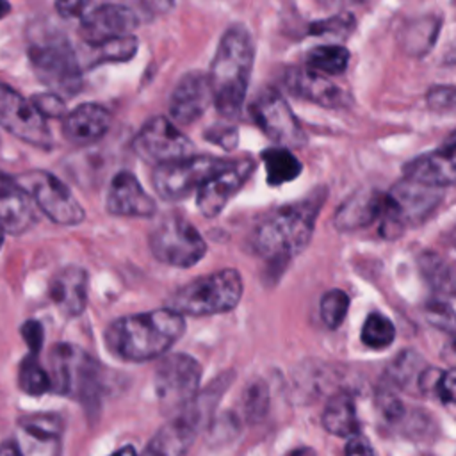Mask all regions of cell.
<instances>
[{"instance_id":"74e56055","label":"cell","mask_w":456,"mask_h":456,"mask_svg":"<svg viewBox=\"0 0 456 456\" xmlns=\"http://www.w3.org/2000/svg\"><path fill=\"white\" fill-rule=\"evenodd\" d=\"M417 363H419L417 354L406 351V353H403V354L392 363V367L388 369V374H390L392 379H394L395 383H399V385H403V383H406V381H413V378H417V381H419V376H420L422 370L417 369Z\"/></svg>"},{"instance_id":"277c9868","label":"cell","mask_w":456,"mask_h":456,"mask_svg":"<svg viewBox=\"0 0 456 456\" xmlns=\"http://www.w3.org/2000/svg\"><path fill=\"white\" fill-rule=\"evenodd\" d=\"M28 61L41 84L59 96H75L82 87V66L68 37L57 30H48L32 37Z\"/></svg>"},{"instance_id":"7a4b0ae2","label":"cell","mask_w":456,"mask_h":456,"mask_svg":"<svg viewBox=\"0 0 456 456\" xmlns=\"http://www.w3.org/2000/svg\"><path fill=\"white\" fill-rule=\"evenodd\" d=\"M324 192H314L264 216L253 230V249L273 264H285L299 255L310 242Z\"/></svg>"},{"instance_id":"7402d4cb","label":"cell","mask_w":456,"mask_h":456,"mask_svg":"<svg viewBox=\"0 0 456 456\" xmlns=\"http://www.w3.org/2000/svg\"><path fill=\"white\" fill-rule=\"evenodd\" d=\"M36 205L16 178L0 173V226L5 233L21 235L34 226Z\"/></svg>"},{"instance_id":"44dd1931","label":"cell","mask_w":456,"mask_h":456,"mask_svg":"<svg viewBox=\"0 0 456 456\" xmlns=\"http://www.w3.org/2000/svg\"><path fill=\"white\" fill-rule=\"evenodd\" d=\"M403 173L404 178L436 189L456 185V142L445 141L444 146L411 159Z\"/></svg>"},{"instance_id":"3957f363","label":"cell","mask_w":456,"mask_h":456,"mask_svg":"<svg viewBox=\"0 0 456 456\" xmlns=\"http://www.w3.org/2000/svg\"><path fill=\"white\" fill-rule=\"evenodd\" d=\"M253 61L255 45L249 30L233 23L221 36L208 71L214 105L226 119L237 118L244 105Z\"/></svg>"},{"instance_id":"5b68a950","label":"cell","mask_w":456,"mask_h":456,"mask_svg":"<svg viewBox=\"0 0 456 456\" xmlns=\"http://www.w3.org/2000/svg\"><path fill=\"white\" fill-rule=\"evenodd\" d=\"M242 278L237 269H219L187 281L169 297L167 306L182 315H217L233 310L242 297Z\"/></svg>"},{"instance_id":"f5cc1de1","label":"cell","mask_w":456,"mask_h":456,"mask_svg":"<svg viewBox=\"0 0 456 456\" xmlns=\"http://www.w3.org/2000/svg\"><path fill=\"white\" fill-rule=\"evenodd\" d=\"M447 141H449V142H456V130L451 134V137H449Z\"/></svg>"},{"instance_id":"d590c367","label":"cell","mask_w":456,"mask_h":456,"mask_svg":"<svg viewBox=\"0 0 456 456\" xmlns=\"http://www.w3.org/2000/svg\"><path fill=\"white\" fill-rule=\"evenodd\" d=\"M426 102L431 110L456 112V87L454 86H433L426 93Z\"/></svg>"},{"instance_id":"ab89813d","label":"cell","mask_w":456,"mask_h":456,"mask_svg":"<svg viewBox=\"0 0 456 456\" xmlns=\"http://www.w3.org/2000/svg\"><path fill=\"white\" fill-rule=\"evenodd\" d=\"M205 137L214 144L223 146L224 150H232L237 146V128L232 125H217L205 132Z\"/></svg>"},{"instance_id":"7bdbcfd3","label":"cell","mask_w":456,"mask_h":456,"mask_svg":"<svg viewBox=\"0 0 456 456\" xmlns=\"http://www.w3.org/2000/svg\"><path fill=\"white\" fill-rule=\"evenodd\" d=\"M20 331H21V337L25 338L27 346L30 347L32 354H37L43 346V326L37 321H27Z\"/></svg>"},{"instance_id":"8d00e7d4","label":"cell","mask_w":456,"mask_h":456,"mask_svg":"<svg viewBox=\"0 0 456 456\" xmlns=\"http://www.w3.org/2000/svg\"><path fill=\"white\" fill-rule=\"evenodd\" d=\"M30 100L45 119H55V118L62 119L66 116L64 98L59 96L57 93H52V91L39 93V94H34Z\"/></svg>"},{"instance_id":"4fadbf2b","label":"cell","mask_w":456,"mask_h":456,"mask_svg":"<svg viewBox=\"0 0 456 456\" xmlns=\"http://www.w3.org/2000/svg\"><path fill=\"white\" fill-rule=\"evenodd\" d=\"M132 148L144 162L153 166L191 157L194 151L192 141L178 130L175 121L164 116L148 119L134 137Z\"/></svg>"},{"instance_id":"2e32d148","label":"cell","mask_w":456,"mask_h":456,"mask_svg":"<svg viewBox=\"0 0 456 456\" xmlns=\"http://www.w3.org/2000/svg\"><path fill=\"white\" fill-rule=\"evenodd\" d=\"M205 424L201 413L187 404L150 438L141 456H183Z\"/></svg>"},{"instance_id":"ba28073f","label":"cell","mask_w":456,"mask_h":456,"mask_svg":"<svg viewBox=\"0 0 456 456\" xmlns=\"http://www.w3.org/2000/svg\"><path fill=\"white\" fill-rule=\"evenodd\" d=\"M201 365L185 353L164 356L155 369V395L164 413L176 415L198 394L201 383Z\"/></svg>"},{"instance_id":"816d5d0a","label":"cell","mask_w":456,"mask_h":456,"mask_svg":"<svg viewBox=\"0 0 456 456\" xmlns=\"http://www.w3.org/2000/svg\"><path fill=\"white\" fill-rule=\"evenodd\" d=\"M5 235H7V233H5L4 228L0 226V248H2V244H4V237H5Z\"/></svg>"},{"instance_id":"836d02e7","label":"cell","mask_w":456,"mask_h":456,"mask_svg":"<svg viewBox=\"0 0 456 456\" xmlns=\"http://www.w3.org/2000/svg\"><path fill=\"white\" fill-rule=\"evenodd\" d=\"M395 338V328L388 317L383 314L372 312L363 322L362 342L372 349H385Z\"/></svg>"},{"instance_id":"8992f818","label":"cell","mask_w":456,"mask_h":456,"mask_svg":"<svg viewBox=\"0 0 456 456\" xmlns=\"http://www.w3.org/2000/svg\"><path fill=\"white\" fill-rule=\"evenodd\" d=\"M52 388L77 401H93L103 385V367L75 344H57L50 356Z\"/></svg>"},{"instance_id":"d6a6232c","label":"cell","mask_w":456,"mask_h":456,"mask_svg":"<svg viewBox=\"0 0 456 456\" xmlns=\"http://www.w3.org/2000/svg\"><path fill=\"white\" fill-rule=\"evenodd\" d=\"M242 411L248 422H260L269 410V388L264 379H251L242 392Z\"/></svg>"},{"instance_id":"484cf974","label":"cell","mask_w":456,"mask_h":456,"mask_svg":"<svg viewBox=\"0 0 456 456\" xmlns=\"http://www.w3.org/2000/svg\"><path fill=\"white\" fill-rule=\"evenodd\" d=\"M322 426L335 436H353L356 433V411L347 394H335L328 399L322 411Z\"/></svg>"},{"instance_id":"83f0119b","label":"cell","mask_w":456,"mask_h":456,"mask_svg":"<svg viewBox=\"0 0 456 456\" xmlns=\"http://www.w3.org/2000/svg\"><path fill=\"white\" fill-rule=\"evenodd\" d=\"M87 68L100 66L103 62H125L130 61L139 48V41L134 34L109 39L100 45H87Z\"/></svg>"},{"instance_id":"e0dca14e","label":"cell","mask_w":456,"mask_h":456,"mask_svg":"<svg viewBox=\"0 0 456 456\" xmlns=\"http://www.w3.org/2000/svg\"><path fill=\"white\" fill-rule=\"evenodd\" d=\"M214 103V93L208 73L187 71L176 82L169 98V114L175 123L191 125L198 121Z\"/></svg>"},{"instance_id":"e575fe53","label":"cell","mask_w":456,"mask_h":456,"mask_svg":"<svg viewBox=\"0 0 456 456\" xmlns=\"http://www.w3.org/2000/svg\"><path fill=\"white\" fill-rule=\"evenodd\" d=\"M347 310H349V296L340 289L328 290L321 299V317L330 330H335L342 324Z\"/></svg>"},{"instance_id":"ffe728a7","label":"cell","mask_w":456,"mask_h":456,"mask_svg":"<svg viewBox=\"0 0 456 456\" xmlns=\"http://www.w3.org/2000/svg\"><path fill=\"white\" fill-rule=\"evenodd\" d=\"M283 86L290 94L326 109L346 107L351 102L342 87L310 68H289L283 75Z\"/></svg>"},{"instance_id":"f546056e","label":"cell","mask_w":456,"mask_h":456,"mask_svg":"<svg viewBox=\"0 0 456 456\" xmlns=\"http://www.w3.org/2000/svg\"><path fill=\"white\" fill-rule=\"evenodd\" d=\"M429 324L456 335V290H440L431 296L424 306Z\"/></svg>"},{"instance_id":"d4e9b609","label":"cell","mask_w":456,"mask_h":456,"mask_svg":"<svg viewBox=\"0 0 456 456\" xmlns=\"http://www.w3.org/2000/svg\"><path fill=\"white\" fill-rule=\"evenodd\" d=\"M385 192L358 191L351 194L335 212V228L338 232H356L383 216Z\"/></svg>"},{"instance_id":"d6986e66","label":"cell","mask_w":456,"mask_h":456,"mask_svg":"<svg viewBox=\"0 0 456 456\" xmlns=\"http://www.w3.org/2000/svg\"><path fill=\"white\" fill-rule=\"evenodd\" d=\"M105 208L121 217H150L157 210L155 200L144 191L137 176L130 171H118L107 189Z\"/></svg>"},{"instance_id":"30bf717a","label":"cell","mask_w":456,"mask_h":456,"mask_svg":"<svg viewBox=\"0 0 456 456\" xmlns=\"http://www.w3.org/2000/svg\"><path fill=\"white\" fill-rule=\"evenodd\" d=\"M14 178L28 192L36 208H39L55 224L75 226L84 221V207L55 175L43 169H30L16 175Z\"/></svg>"},{"instance_id":"b9f144b4","label":"cell","mask_w":456,"mask_h":456,"mask_svg":"<svg viewBox=\"0 0 456 456\" xmlns=\"http://www.w3.org/2000/svg\"><path fill=\"white\" fill-rule=\"evenodd\" d=\"M435 394L444 403H456V367L440 374Z\"/></svg>"},{"instance_id":"bcb514c9","label":"cell","mask_w":456,"mask_h":456,"mask_svg":"<svg viewBox=\"0 0 456 456\" xmlns=\"http://www.w3.org/2000/svg\"><path fill=\"white\" fill-rule=\"evenodd\" d=\"M0 456H23V452L14 440H5L0 444Z\"/></svg>"},{"instance_id":"603a6c76","label":"cell","mask_w":456,"mask_h":456,"mask_svg":"<svg viewBox=\"0 0 456 456\" xmlns=\"http://www.w3.org/2000/svg\"><path fill=\"white\" fill-rule=\"evenodd\" d=\"M89 274L80 265H66L59 269L48 285L52 303L66 317H78L87 306Z\"/></svg>"},{"instance_id":"c3c4849f","label":"cell","mask_w":456,"mask_h":456,"mask_svg":"<svg viewBox=\"0 0 456 456\" xmlns=\"http://www.w3.org/2000/svg\"><path fill=\"white\" fill-rule=\"evenodd\" d=\"M287 456H315V451L310 447H297V449L290 451Z\"/></svg>"},{"instance_id":"60d3db41","label":"cell","mask_w":456,"mask_h":456,"mask_svg":"<svg viewBox=\"0 0 456 456\" xmlns=\"http://www.w3.org/2000/svg\"><path fill=\"white\" fill-rule=\"evenodd\" d=\"M91 0H55V11L61 18H84L91 9Z\"/></svg>"},{"instance_id":"9c48e42d","label":"cell","mask_w":456,"mask_h":456,"mask_svg":"<svg viewBox=\"0 0 456 456\" xmlns=\"http://www.w3.org/2000/svg\"><path fill=\"white\" fill-rule=\"evenodd\" d=\"M440 201V189L410 178L399 180L388 192H385V208L381 216L383 233L399 235L406 226L424 221Z\"/></svg>"},{"instance_id":"8fae6325","label":"cell","mask_w":456,"mask_h":456,"mask_svg":"<svg viewBox=\"0 0 456 456\" xmlns=\"http://www.w3.org/2000/svg\"><path fill=\"white\" fill-rule=\"evenodd\" d=\"M230 160L212 155H191L153 167L151 183L155 192L166 201H180L198 192V189Z\"/></svg>"},{"instance_id":"f1b7e54d","label":"cell","mask_w":456,"mask_h":456,"mask_svg":"<svg viewBox=\"0 0 456 456\" xmlns=\"http://www.w3.org/2000/svg\"><path fill=\"white\" fill-rule=\"evenodd\" d=\"M347 62H349V52L342 45L315 46L306 55V68L326 77L342 75L347 68Z\"/></svg>"},{"instance_id":"1f68e13d","label":"cell","mask_w":456,"mask_h":456,"mask_svg":"<svg viewBox=\"0 0 456 456\" xmlns=\"http://www.w3.org/2000/svg\"><path fill=\"white\" fill-rule=\"evenodd\" d=\"M18 385L28 395H43L52 390L50 372L39 365L36 354H30L21 362L18 372Z\"/></svg>"},{"instance_id":"681fc988","label":"cell","mask_w":456,"mask_h":456,"mask_svg":"<svg viewBox=\"0 0 456 456\" xmlns=\"http://www.w3.org/2000/svg\"><path fill=\"white\" fill-rule=\"evenodd\" d=\"M110 456H139V454L135 452V449L132 445H125V447L118 449L116 452H112Z\"/></svg>"},{"instance_id":"cb8c5ba5","label":"cell","mask_w":456,"mask_h":456,"mask_svg":"<svg viewBox=\"0 0 456 456\" xmlns=\"http://www.w3.org/2000/svg\"><path fill=\"white\" fill-rule=\"evenodd\" d=\"M110 119V112L103 105L82 103L62 118V134L77 146L93 144L107 134Z\"/></svg>"},{"instance_id":"7dc6e473","label":"cell","mask_w":456,"mask_h":456,"mask_svg":"<svg viewBox=\"0 0 456 456\" xmlns=\"http://www.w3.org/2000/svg\"><path fill=\"white\" fill-rule=\"evenodd\" d=\"M442 354H444L445 362L456 365V338H452V340H449V342L445 344V347L442 349Z\"/></svg>"},{"instance_id":"52a82bcc","label":"cell","mask_w":456,"mask_h":456,"mask_svg":"<svg viewBox=\"0 0 456 456\" xmlns=\"http://www.w3.org/2000/svg\"><path fill=\"white\" fill-rule=\"evenodd\" d=\"M148 246L151 255L171 267H192L207 253V242L198 228L185 217L171 214L150 232Z\"/></svg>"},{"instance_id":"ac0fdd59","label":"cell","mask_w":456,"mask_h":456,"mask_svg":"<svg viewBox=\"0 0 456 456\" xmlns=\"http://www.w3.org/2000/svg\"><path fill=\"white\" fill-rule=\"evenodd\" d=\"M137 25V14L130 7L102 4L80 20V36L86 45H100L109 39L130 36Z\"/></svg>"},{"instance_id":"7c38bea8","label":"cell","mask_w":456,"mask_h":456,"mask_svg":"<svg viewBox=\"0 0 456 456\" xmlns=\"http://www.w3.org/2000/svg\"><path fill=\"white\" fill-rule=\"evenodd\" d=\"M0 126L30 146L41 150L53 146L52 130L32 100L4 82H0Z\"/></svg>"},{"instance_id":"6da1fadb","label":"cell","mask_w":456,"mask_h":456,"mask_svg":"<svg viewBox=\"0 0 456 456\" xmlns=\"http://www.w3.org/2000/svg\"><path fill=\"white\" fill-rule=\"evenodd\" d=\"M183 331V315L166 306L112 321L105 330V346L123 362H148L167 353Z\"/></svg>"},{"instance_id":"9a60e30c","label":"cell","mask_w":456,"mask_h":456,"mask_svg":"<svg viewBox=\"0 0 456 456\" xmlns=\"http://www.w3.org/2000/svg\"><path fill=\"white\" fill-rule=\"evenodd\" d=\"M255 169L253 160H230L223 169L214 173L196 192V207L205 217L219 216L228 201L242 189Z\"/></svg>"},{"instance_id":"5bb4252c","label":"cell","mask_w":456,"mask_h":456,"mask_svg":"<svg viewBox=\"0 0 456 456\" xmlns=\"http://www.w3.org/2000/svg\"><path fill=\"white\" fill-rule=\"evenodd\" d=\"M251 114L262 132L280 146L299 148L306 142L299 119L276 89L260 91L251 103Z\"/></svg>"},{"instance_id":"f6af8a7d","label":"cell","mask_w":456,"mask_h":456,"mask_svg":"<svg viewBox=\"0 0 456 456\" xmlns=\"http://www.w3.org/2000/svg\"><path fill=\"white\" fill-rule=\"evenodd\" d=\"M379 403L383 404V415H387L388 419H397L401 415V411H403L401 403L395 397H392V395L381 397Z\"/></svg>"},{"instance_id":"4dcf8cb0","label":"cell","mask_w":456,"mask_h":456,"mask_svg":"<svg viewBox=\"0 0 456 456\" xmlns=\"http://www.w3.org/2000/svg\"><path fill=\"white\" fill-rule=\"evenodd\" d=\"M20 426L32 440L50 444L57 442L62 433V419L57 413H36L20 419Z\"/></svg>"},{"instance_id":"4316f807","label":"cell","mask_w":456,"mask_h":456,"mask_svg":"<svg viewBox=\"0 0 456 456\" xmlns=\"http://www.w3.org/2000/svg\"><path fill=\"white\" fill-rule=\"evenodd\" d=\"M265 176L269 185H281L292 182L303 169L297 157L289 148H269L262 153Z\"/></svg>"},{"instance_id":"ee69618b","label":"cell","mask_w":456,"mask_h":456,"mask_svg":"<svg viewBox=\"0 0 456 456\" xmlns=\"http://www.w3.org/2000/svg\"><path fill=\"white\" fill-rule=\"evenodd\" d=\"M346 456H376V452L365 436L353 435L346 445Z\"/></svg>"},{"instance_id":"f35d334b","label":"cell","mask_w":456,"mask_h":456,"mask_svg":"<svg viewBox=\"0 0 456 456\" xmlns=\"http://www.w3.org/2000/svg\"><path fill=\"white\" fill-rule=\"evenodd\" d=\"M353 25H354L353 16L337 14L333 18L315 21L310 27V30H312V34H342V32H347L349 28H353Z\"/></svg>"},{"instance_id":"f907efd6","label":"cell","mask_w":456,"mask_h":456,"mask_svg":"<svg viewBox=\"0 0 456 456\" xmlns=\"http://www.w3.org/2000/svg\"><path fill=\"white\" fill-rule=\"evenodd\" d=\"M11 12V4L7 0H0V20Z\"/></svg>"}]
</instances>
